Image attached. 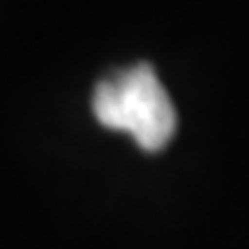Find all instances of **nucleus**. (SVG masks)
I'll use <instances>...</instances> for the list:
<instances>
[{
	"instance_id": "f257e3e1",
	"label": "nucleus",
	"mask_w": 249,
	"mask_h": 249,
	"mask_svg": "<svg viewBox=\"0 0 249 249\" xmlns=\"http://www.w3.org/2000/svg\"><path fill=\"white\" fill-rule=\"evenodd\" d=\"M92 111L99 124L132 134L148 152L166 148L178 124L173 102L150 65H134L102 81L92 95Z\"/></svg>"
}]
</instances>
